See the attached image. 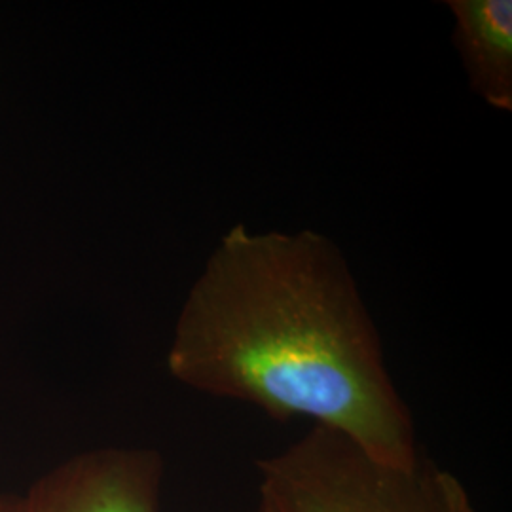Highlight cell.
<instances>
[{"mask_svg":"<svg viewBox=\"0 0 512 512\" xmlns=\"http://www.w3.org/2000/svg\"><path fill=\"white\" fill-rule=\"evenodd\" d=\"M167 368L196 391L275 421L306 418L387 463L420 458L348 262L313 230L230 228L188 293Z\"/></svg>","mask_w":512,"mask_h":512,"instance_id":"obj_1","label":"cell"},{"mask_svg":"<svg viewBox=\"0 0 512 512\" xmlns=\"http://www.w3.org/2000/svg\"><path fill=\"white\" fill-rule=\"evenodd\" d=\"M256 467L277 512H475L463 482L431 459L387 463L323 427Z\"/></svg>","mask_w":512,"mask_h":512,"instance_id":"obj_2","label":"cell"},{"mask_svg":"<svg viewBox=\"0 0 512 512\" xmlns=\"http://www.w3.org/2000/svg\"><path fill=\"white\" fill-rule=\"evenodd\" d=\"M162 461L148 450H95L40 480L19 512H158Z\"/></svg>","mask_w":512,"mask_h":512,"instance_id":"obj_3","label":"cell"},{"mask_svg":"<svg viewBox=\"0 0 512 512\" xmlns=\"http://www.w3.org/2000/svg\"><path fill=\"white\" fill-rule=\"evenodd\" d=\"M446 6L471 90L492 109L512 112L511 0H448Z\"/></svg>","mask_w":512,"mask_h":512,"instance_id":"obj_4","label":"cell"},{"mask_svg":"<svg viewBox=\"0 0 512 512\" xmlns=\"http://www.w3.org/2000/svg\"><path fill=\"white\" fill-rule=\"evenodd\" d=\"M255 512H277V509L274 507V503L266 497V495L260 492V497H258V505H256Z\"/></svg>","mask_w":512,"mask_h":512,"instance_id":"obj_5","label":"cell"},{"mask_svg":"<svg viewBox=\"0 0 512 512\" xmlns=\"http://www.w3.org/2000/svg\"><path fill=\"white\" fill-rule=\"evenodd\" d=\"M0 512H19L18 503H8V501H0Z\"/></svg>","mask_w":512,"mask_h":512,"instance_id":"obj_6","label":"cell"}]
</instances>
